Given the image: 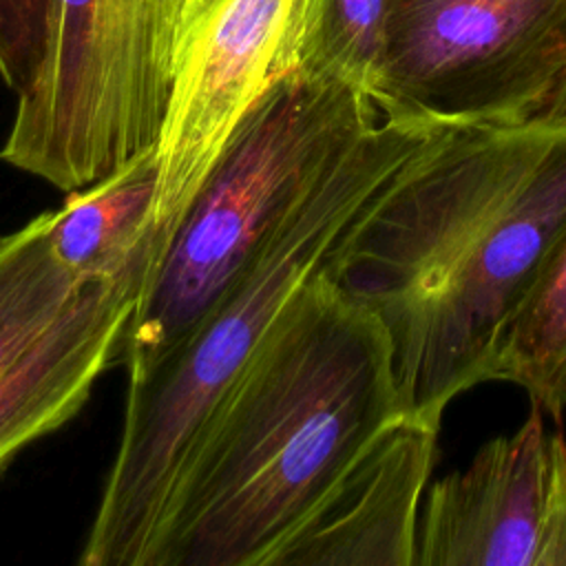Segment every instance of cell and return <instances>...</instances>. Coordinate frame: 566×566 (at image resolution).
Masks as SVG:
<instances>
[{
    "instance_id": "6da1fadb",
    "label": "cell",
    "mask_w": 566,
    "mask_h": 566,
    "mask_svg": "<svg viewBox=\"0 0 566 566\" xmlns=\"http://www.w3.org/2000/svg\"><path fill=\"white\" fill-rule=\"evenodd\" d=\"M566 223V119L429 133L338 239L329 276L378 314L402 411L442 424L491 380L506 321Z\"/></svg>"
},
{
    "instance_id": "7a4b0ae2",
    "label": "cell",
    "mask_w": 566,
    "mask_h": 566,
    "mask_svg": "<svg viewBox=\"0 0 566 566\" xmlns=\"http://www.w3.org/2000/svg\"><path fill=\"white\" fill-rule=\"evenodd\" d=\"M402 416L387 327L323 268L201 429L148 566H274Z\"/></svg>"
},
{
    "instance_id": "3957f363",
    "label": "cell",
    "mask_w": 566,
    "mask_h": 566,
    "mask_svg": "<svg viewBox=\"0 0 566 566\" xmlns=\"http://www.w3.org/2000/svg\"><path fill=\"white\" fill-rule=\"evenodd\" d=\"M433 130L382 122L274 228L203 318L157 363L128 376L119 447L84 566H148L179 471L208 418L363 206Z\"/></svg>"
},
{
    "instance_id": "277c9868",
    "label": "cell",
    "mask_w": 566,
    "mask_h": 566,
    "mask_svg": "<svg viewBox=\"0 0 566 566\" xmlns=\"http://www.w3.org/2000/svg\"><path fill=\"white\" fill-rule=\"evenodd\" d=\"M380 122L371 97L354 86L301 73L279 80L226 144L139 292L119 345L126 376L168 354Z\"/></svg>"
},
{
    "instance_id": "5b68a950",
    "label": "cell",
    "mask_w": 566,
    "mask_h": 566,
    "mask_svg": "<svg viewBox=\"0 0 566 566\" xmlns=\"http://www.w3.org/2000/svg\"><path fill=\"white\" fill-rule=\"evenodd\" d=\"M208 0H49L44 57L0 159L73 192L155 153L184 38Z\"/></svg>"
},
{
    "instance_id": "8992f818",
    "label": "cell",
    "mask_w": 566,
    "mask_h": 566,
    "mask_svg": "<svg viewBox=\"0 0 566 566\" xmlns=\"http://www.w3.org/2000/svg\"><path fill=\"white\" fill-rule=\"evenodd\" d=\"M566 71V0H391L371 93L400 126H515Z\"/></svg>"
},
{
    "instance_id": "52a82bcc",
    "label": "cell",
    "mask_w": 566,
    "mask_h": 566,
    "mask_svg": "<svg viewBox=\"0 0 566 566\" xmlns=\"http://www.w3.org/2000/svg\"><path fill=\"white\" fill-rule=\"evenodd\" d=\"M298 9L301 0H208L192 20L155 148L146 283L243 117L294 73Z\"/></svg>"
},
{
    "instance_id": "ba28073f",
    "label": "cell",
    "mask_w": 566,
    "mask_h": 566,
    "mask_svg": "<svg viewBox=\"0 0 566 566\" xmlns=\"http://www.w3.org/2000/svg\"><path fill=\"white\" fill-rule=\"evenodd\" d=\"M566 520V438L531 402L524 422L427 486L416 566H542Z\"/></svg>"
},
{
    "instance_id": "9c48e42d",
    "label": "cell",
    "mask_w": 566,
    "mask_h": 566,
    "mask_svg": "<svg viewBox=\"0 0 566 566\" xmlns=\"http://www.w3.org/2000/svg\"><path fill=\"white\" fill-rule=\"evenodd\" d=\"M442 424L402 416L354 464L274 566H416Z\"/></svg>"
},
{
    "instance_id": "30bf717a",
    "label": "cell",
    "mask_w": 566,
    "mask_h": 566,
    "mask_svg": "<svg viewBox=\"0 0 566 566\" xmlns=\"http://www.w3.org/2000/svg\"><path fill=\"white\" fill-rule=\"evenodd\" d=\"M139 292L137 276L84 281L69 310L0 376V469L80 413L97 378L119 363Z\"/></svg>"
},
{
    "instance_id": "8fae6325",
    "label": "cell",
    "mask_w": 566,
    "mask_h": 566,
    "mask_svg": "<svg viewBox=\"0 0 566 566\" xmlns=\"http://www.w3.org/2000/svg\"><path fill=\"white\" fill-rule=\"evenodd\" d=\"M157 159L148 153L106 179L66 192L49 221L55 256L80 279L148 276Z\"/></svg>"
},
{
    "instance_id": "7c38bea8",
    "label": "cell",
    "mask_w": 566,
    "mask_h": 566,
    "mask_svg": "<svg viewBox=\"0 0 566 566\" xmlns=\"http://www.w3.org/2000/svg\"><path fill=\"white\" fill-rule=\"evenodd\" d=\"M491 380L522 387L557 424L566 411V223L500 336Z\"/></svg>"
},
{
    "instance_id": "4fadbf2b",
    "label": "cell",
    "mask_w": 566,
    "mask_h": 566,
    "mask_svg": "<svg viewBox=\"0 0 566 566\" xmlns=\"http://www.w3.org/2000/svg\"><path fill=\"white\" fill-rule=\"evenodd\" d=\"M51 214L33 217L0 245V376L69 310L84 283L49 243Z\"/></svg>"
},
{
    "instance_id": "5bb4252c",
    "label": "cell",
    "mask_w": 566,
    "mask_h": 566,
    "mask_svg": "<svg viewBox=\"0 0 566 566\" xmlns=\"http://www.w3.org/2000/svg\"><path fill=\"white\" fill-rule=\"evenodd\" d=\"M391 0H301L294 73L354 86L371 97Z\"/></svg>"
},
{
    "instance_id": "9a60e30c",
    "label": "cell",
    "mask_w": 566,
    "mask_h": 566,
    "mask_svg": "<svg viewBox=\"0 0 566 566\" xmlns=\"http://www.w3.org/2000/svg\"><path fill=\"white\" fill-rule=\"evenodd\" d=\"M49 0H0V77L20 97L38 77Z\"/></svg>"
},
{
    "instance_id": "2e32d148",
    "label": "cell",
    "mask_w": 566,
    "mask_h": 566,
    "mask_svg": "<svg viewBox=\"0 0 566 566\" xmlns=\"http://www.w3.org/2000/svg\"><path fill=\"white\" fill-rule=\"evenodd\" d=\"M2 241H4V234H0V245H2Z\"/></svg>"
}]
</instances>
